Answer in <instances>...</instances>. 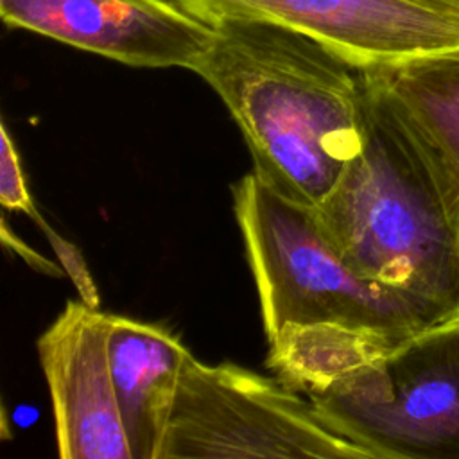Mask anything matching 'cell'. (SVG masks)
<instances>
[{
    "label": "cell",
    "instance_id": "6da1fadb",
    "mask_svg": "<svg viewBox=\"0 0 459 459\" xmlns=\"http://www.w3.org/2000/svg\"><path fill=\"white\" fill-rule=\"evenodd\" d=\"M192 66L221 97L273 190L317 206L360 151L364 72L294 29L247 18L213 25Z\"/></svg>",
    "mask_w": 459,
    "mask_h": 459
},
{
    "label": "cell",
    "instance_id": "7a4b0ae2",
    "mask_svg": "<svg viewBox=\"0 0 459 459\" xmlns=\"http://www.w3.org/2000/svg\"><path fill=\"white\" fill-rule=\"evenodd\" d=\"M364 72V136L314 213L360 276L402 290L430 325L459 317V181Z\"/></svg>",
    "mask_w": 459,
    "mask_h": 459
},
{
    "label": "cell",
    "instance_id": "3957f363",
    "mask_svg": "<svg viewBox=\"0 0 459 459\" xmlns=\"http://www.w3.org/2000/svg\"><path fill=\"white\" fill-rule=\"evenodd\" d=\"M231 195L267 341L287 325L333 323L398 342L432 326L407 294L353 271L314 208L278 194L255 172L240 178Z\"/></svg>",
    "mask_w": 459,
    "mask_h": 459
},
{
    "label": "cell",
    "instance_id": "277c9868",
    "mask_svg": "<svg viewBox=\"0 0 459 459\" xmlns=\"http://www.w3.org/2000/svg\"><path fill=\"white\" fill-rule=\"evenodd\" d=\"M305 396L371 459H459V317Z\"/></svg>",
    "mask_w": 459,
    "mask_h": 459
},
{
    "label": "cell",
    "instance_id": "5b68a950",
    "mask_svg": "<svg viewBox=\"0 0 459 459\" xmlns=\"http://www.w3.org/2000/svg\"><path fill=\"white\" fill-rule=\"evenodd\" d=\"M371 459L280 377L188 355L160 459Z\"/></svg>",
    "mask_w": 459,
    "mask_h": 459
},
{
    "label": "cell",
    "instance_id": "8992f818",
    "mask_svg": "<svg viewBox=\"0 0 459 459\" xmlns=\"http://www.w3.org/2000/svg\"><path fill=\"white\" fill-rule=\"evenodd\" d=\"M213 25L264 20L307 34L357 66L398 63L459 45V20L412 0H176Z\"/></svg>",
    "mask_w": 459,
    "mask_h": 459
},
{
    "label": "cell",
    "instance_id": "52a82bcc",
    "mask_svg": "<svg viewBox=\"0 0 459 459\" xmlns=\"http://www.w3.org/2000/svg\"><path fill=\"white\" fill-rule=\"evenodd\" d=\"M0 14L7 27L140 68L192 70L213 36L176 0H0Z\"/></svg>",
    "mask_w": 459,
    "mask_h": 459
},
{
    "label": "cell",
    "instance_id": "ba28073f",
    "mask_svg": "<svg viewBox=\"0 0 459 459\" xmlns=\"http://www.w3.org/2000/svg\"><path fill=\"white\" fill-rule=\"evenodd\" d=\"M109 330L111 314L66 301L38 339L63 459H131L111 378Z\"/></svg>",
    "mask_w": 459,
    "mask_h": 459
},
{
    "label": "cell",
    "instance_id": "9c48e42d",
    "mask_svg": "<svg viewBox=\"0 0 459 459\" xmlns=\"http://www.w3.org/2000/svg\"><path fill=\"white\" fill-rule=\"evenodd\" d=\"M108 351L131 459H160L190 350L158 325L111 314Z\"/></svg>",
    "mask_w": 459,
    "mask_h": 459
},
{
    "label": "cell",
    "instance_id": "30bf717a",
    "mask_svg": "<svg viewBox=\"0 0 459 459\" xmlns=\"http://www.w3.org/2000/svg\"><path fill=\"white\" fill-rule=\"evenodd\" d=\"M368 70L459 181V45Z\"/></svg>",
    "mask_w": 459,
    "mask_h": 459
},
{
    "label": "cell",
    "instance_id": "8fae6325",
    "mask_svg": "<svg viewBox=\"0 0 459 459\" xmlns=\"http://www.w3.org/2000/svg\"><path fill=\"white\" fill-rule=\"evenodd\" d=\"M267 344V366L290 387L310 394L377 360L398 341L360 328L317 323L287 325Z\"/></svg>",
    "mask_w": 459,
    "mask_h": 459
},
{
    "label": "cell",
    "instance_id": "7c38bea8",
    "mask_svg": "<svg viewBox=\"0 0 459 459\" xmlns=\"http://www.w3.org/2000/svg\"><path fill=\"white\" fill-rule=\"evenodd\" d=\"M2 151H0V203L5 210L22 212L32 219L39 210L30 195L27 178L20 161L16 145L7 131L5 122L0 124Z\"/></svg>",
    "mask_w": 459,
    "mask_h": 459
},
{
    "label": "cell",
    "instance_id": "4fadbf2b",
    "mask_svg": "<svg viewBox=\"0 0 459 459\" xmlns=\"http://www.w3.org/2000/svg\"><path fill=\"white\" fill-rule=\"evenodd\" d=\"M32 222L41 230V233L45 235L47 242L50 244L57 262L61 264V267L65 269L66 276L72 280V283L77 289V294L81 298V301H84L88 307L91 308H99L100 307V296L95 285V280L86 265V260L82 256V253L77 249L75 244H72L70 240H66L61 233H57L48 222L47 219L39 213L32 219Z\"/></svg>",
    "mask_w": 459,
    "mask_h": 459
},
{
    "label": "cell",
    "instance_id": "5bb4252c",
    "mask_svg": "<svg viewBox=\"0 0 459 459\" xmlns=\"http://www.w3.org/2000/svg\"><path fill=\"white\" fill-rule=\"evenodd\" d=\"M0 238H2L4 247L11 249L14 255H18L34 271L47 274V276H54V278L66 276V273L59 262H52V260L45 258L36 249H32L29 244H25L14 231H11L5 219H2V222H0Z\"/></svg>",
    "mask_w": 459,
    "mask_h": 459
},
{
    "label": "cell",
    "instance_id": "9a60e30c",
    "mask_svg": "<svg viewBox=\"0 0 459 459\" xmlns=\"http://www.w3.org/2000/svg\"><path fill=\"white\" fill-rule=\"evenodd\" d=\"M430 11L445 14L448 18L459 20V0H412Z\"/></svg>",
    "mask_w": 459,
    "mask_h": 459
}]
</instances>
